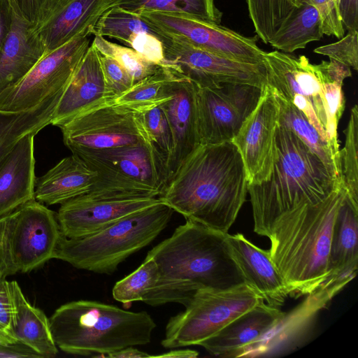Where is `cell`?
Here are the masks:
<instances>
[{"label":"cell","instance_id":"obj_1","mask_svg":"<svg viewBox=\"0 0 358 358\" xmlns=\"http://www.w3.org/2000/svg\"><path fill=\"white\" fill-rule=\"evenodd\" d=\"M248 185L241 155L231 141L201 144L159 198L186 220L228 233L245 201Z\"/></svg>","mask_w":358,"mask_h":358},{"label":"cell","instance_id":"obj_2","mask_svg":"<svg viewBox=\"0 0 358 358\" xmlns=\"http://www.w3.org/2000/svg\"><path fill=\"white\" fill-rule=\"evenodd\" d=\"M227 234L186 220L147 254L157 265L159 278L142 301L185 306L199 289H224L244 282L230 255Z\"/></svg>","mask_w":358,"mask_h":358},{"label":"cell","instance_id":"obj_3","mask_svg":"<svg viewBox=\"0 0 358 358\" xmlns=\"http://www.w3.org/2000/svg\"><path fill=\"white\" fill-rule=\"evenodd\" d=\"M343 187L316 204H303L279 217L268 236L270 257L291 295L315 292L329 275L333 227Z\"/></svg>","mask_w":358,"mask_h":358},{"label":"cell","instance_id":"obj_4","mask_svg":"<svg viewBox=\"0 0 358 358\" xmlns=\"http://www.w3.org/2000/svg\"><path fill=\"white\" fill-rule=\"evenodd\" d=\"M341 187L319 157L278 123L271 173L259 184L248 185L254 231L268 238L279 217L303 204L318 203Z\"/></svg>","mask_w":358,"mask_h":358},{"label":"cell","instance_id":"obj_5","mask_svg":"<svg viewBox=\"0 0 358 358\" xmlns=\"http://www.w3.org/2000/svg\"><path fill=\"white\" fill-rule=\"evenodd\" d=\"M53 340L71 355L103 357L148 343L156 324L145 311L131 312L95 301L64 303L49 318Z\"/></svg>","mask_w":358,"mask_h":358},{"label":"cell","instance_id":"obj_6","mask_svg":"<svg viewBox=\"0 0 358 358\" xmlns=\"http://www.w3.org/2000/svg\"><path fill=\"white\" fill-rule=\"evenodd\" d=\"M173 212L161 201L94 234L77 238L61 234L53 259L78 269L111 274L127 257L153 241L167 227Z\"/></svg>","mask_w":358,"mask_h":358},{"label":"cell","instance_id":"obj_7","mask_svg":"<svg viewBox=\"0 0 358 358\" xmlns=\"http://www.w3.org/2000/svg\"><path fill=\"white\" fill-rule=\"evenodd\" d=\"M71 152L96 173L92 198H159L169 181L166 160L148 143Z\"/></svg>","mask_w":358,"mask_h":358},{"label":"cell","instance_id":"obj_8","mask_svg":"<svg viewBox=\"0 0 358 358\" xmlns=\"http://www.w3.org/2000/svg\"><path fill=\"white\" fill-rule=\"evenodd\" d=\"M263 301L245 282L224 289H199L185 310L169 319L161 344L170 349L199 345Z\"/></svg>","mask_w":358,"mask_h":358},{"label":"cell","instance_id":"obj_9","mask_svg":"<svg viewBox=\"0 0 358 358\" xmlns=\"http://www.w3.org/2000/svg\"><path fill=\"white\" fill-rule=\"evenodd\" d=\"M61 234L57 214L36 199L3 216L0 243L6 275L29 272L53 259Z\"/></svg>","mask_w":358,"mask_h":358},{"label":"cell","instance_id":"obj_10","mask_svg":"<svg viewBox=\"0 0 358 358\" xmlns=\"http://www.w3.org/2000/svg\"><path fill=\"white\" fill-rule=\"evenodd\" d=\"M91 35L83 33L45 53L20 80L0 92V110H30L64 89L90 45Z\"/></svg>","mask_w":358,"mask_h":358},{"label":"cell","instance_id":"obj_11","mask_svg":"<svg viewBox=\"0 0 358 358\" xmlns=\"http://www.w3.org/2000/svg\"><path fill=\"white\" fill-rule=\"evenodd\" d=\"M63 141L73 152L150 144L140 113L108 101L87 110L59 127Z\"/></svg>","mask_w":358,"mask_h":358},{"label":"cell","instance_id":"obj_12","mask_svg":"<svg viewBox=\"0 0 358 358\" xmlns=\"http://www.w3.org/2000/svg\"><path fill=\"white\" fill-rule=\"evenodd\" d=\"M263 63L267 84L302 112L327 143V104L318 64H311L305 55L296 57L278 50L265 52Z\"/></svg>","mask_w":358,"mask_h":358},{"label":"cell","instance_id":"obj_13","mask_svg":"<svg viewBox=\"0 0 358 358\" xmlns=\"http://www.w3.org/2000/svg\"><path fill=\"white\" fill-rule=\"evenodd\" d=\"M162 43L164 58L162 66L199 87H219L226 83L263 87L267 84L264 63L240 62L196 48L169 34Z\"/></svg>","mask_w":358,"mask_h":358},{"label":"cell","instance_id":"obj_14","mask_svg":"<svg viewBox=\"0 0 358 358\" xmlns=\"http://www.w3.org/2000/svg\"><path fill=\"white\" fill-rule=\"evenodd\" d=\"M263 87L226 83L219 87L196 85L198 129L201 144L231 141L255 110Z\"/></svg>","mask_w":358,"mask_h":358},{"label":"cell","instance_id":"obj_15","mask_svg":"<svg viewBox=\"0 0 358 358\" xmlns=\"http://www.w3.org/2000/svg\"><path fill=\"white\" fill-rule=\"evenodd\" d=\"M171 36L192 46L250 64H262L265 51L257 37H247L220 24L157 12L140 14Z\"/></svg>","mask_w":358,"mask_h":358},{"label":"cell","instance_id":"obj_16","mask_svg":"<svg viewBox=\"0 0 358 358\" xmlns=\"http://www.w3.org/2000/svg\"><path fill=\"white\" fill-rule=\"evenodd\" d=\"M279 110L273 90L265 85L257 106L231 141L241 155L248 185L259 184L271 173Z\"/></svg>","mask_w":358,"mask_h":358},{"label":"cell","instance_id":"obj_17","mask_svg":"<svg viewBox=\"0 0 358 358\" xmlns=\"http://www.w3.org/2000/svg\"><path fill=\"white\" fill-rule=\"evenodd\" d=\"M159 202V198L97 199L84 194L62 203L57 218L62 234L77 238L94 234Z\"/></svg>","mask_w":358,"mask_h":358},{"label":"cell","instance_id":"obj_18","mask_svg":"<svg viewBox=\"0 0 358 358\" xmlns=\"http://www.w3.org/2000/svg\"><path fill=\"white\" fill-rule=\"evenodd\" d=\"M110 0H48L33 29L45 53L92 30Z\"/></svg>","mask_w":358,"mask_h":358},{"label":"cell","instance_id":"obj_19","mask_svg":"<svg viewBox=\"0 0 358 358\" xmlns=\"http://www.w3.org/2000/svg\"><path fill=\"white\" fill-rule=\"evenodd\" d=\"M171 92L170 99L159 105L166 115L172 136V150L167 163L169 180L201 145L196 85L178 76L171 83Z\"/></svg>","mask_w":358,"mask_h":358},{"label":"cell","instance_id":"obj_20","mask_svg":"<svg viewBox=\"0 0 358 358\" xmlns=\"http://www.w3.org/2000/svg\"><path fill=\"white\" fill-rule=\"evenodd\" d=\"M114 100L105 83L99 52L92 43L64 90L51 124L59 127L78 114Z\"/></svg>","mask_w":358,"mask_h":358},{"label":"cell","instance_id":"obj_21","mask_svg":"<svg viewBox=\"0 0 358 358\" xmlns=\"http://www.w3.org/2000/svg\"><path fill=\"white\" fill-rule=\"evenodd\" d=\"M226 240L244 282L254 288L268 305L282 306L291 292L272 262L269 251L257 247L240 233H228Z\"/></svg>","mask_w":358,"mask_h":358},{"label":"cell","instance_id":"obj_22","mask_svg":"<svg viewBox=\"0 0 358 358\" xmlns=\"http://www.w3.org/2000/svg\"><path fill=\"white\" fill-rule=\"evenodd\" d=\"M285 315L279 308L263 301L199 345L214 356L238 357L246 347L257 341Z\"/></svg>","mask_w":358,"mask_h":358},{"label":"cell","instance_id":"obj_23","mask_svg":"<svg viewBox=\"0 0 358 358\" xmlns=\"http://www.w3.org/2000/svg\"><path fill=\"white\" fill-rule=\"evenodd\" d=\"M36 134L20 139L0 162V217L35 200Z\"/></svg>","mask_w":358,"mask_h":358},{"label":"cell","instance_id":"obj_24","mask_svg":"<svg viewBox=\"0 0 358 358\" xmlns=\"http://www.w3.org/2000/svg\"><path fill=\"white\" fill-rule=\"evenodd\" d=\"M358 268V208L346 194L334 222L329 256V275L324 282L343 288Z\"/></svg>","mask_w":358,"mask_h":358},{"label":"cell","instance_id":"obj_25","mask_svg":"<svg viewBox=\"0 0 358 358\" xmlns=\"http://www.w3.org/2000/svg\"><path fill=\"white\" fill-rule=\"evenodd\" d=\"M45 53L33 24L13 12L12 27L0 52V92L20 80Z\"/></svg>","mask_w":358,"mask_h":358},{"label":"cell","instance_id":"obj_26","mask_svg":"<svg viewBox=\"0 0 358 358\" xmlns=\"http://www.w3.org/2000/svg\"><path fill=\"white\" fill-rule=\"evenodd\" d=\"M96 173L78 156L63 158L35 182V199L47 205L62 204L87 194Z\"/></svg>","mask_w":358,"mask_h":358},{"label":"cell","instance_id":"obj_27","mask_svg":"<svg viewBox=\"0 0 358 358\" xmlns=\"http://www.w3.org/2000/svg\"><path fill=\"white\" fill-rule=\"evenodd\" d=\"M13 306V327L17 341L32 350L40 357H52L57 352L49 318L24 296L17 282L8 281Z\"/></svg>","mask_w":358,"mask_h":358},{"label":"cell","instance_id":"obj_28","mask_svg":"<svg viewBox=\"0 0 358 358\" xmlns=\"http://www.w3.org/2000/svg\"><path fill=\"white\" fill-rule=\"evenodd\" d=\"M64 89L48 96L30 110L21 112L0 110V162L24 136L51 124V120Z\"/></svg>","mask_w":358,"mask_h":358},{"label":"cell","instance_id":"obj_29","mask_svg":"<svg viewBox=\"0 0 358 358\" xmlns=\"http://www.w3.org/2000/svg\"><path fill=\"white\" fill-rule=\"evenodd\" d=\"M323 35L322 19L318 10L303 2L268 44L281 52L291 53L305 48L310 42L320 41Z\"/></svg>","mask_w":358,"mask_h":358},{"label":"cell","instance_id":"obj_30","mask_svg":"<svg viewBox=\"0 0 358 358\" xmlns=\"http://www.w3.org/2000/svg\"><path fill=\"white\" fill-rule=\"evenodd\" d=\"M318 66L327 104V141L335 161L339 165L340 149L337 129L345 108L342 87L343 80L351 77L352 73L350 67L332 59L329 62L322 61Z\"/></svg>","mask_w":358,"mask_h":358},{"label":"cell","instance_id":"obj_31","mask_svg":"<svg viewBox=\"0 0 358 358\" xmlns=\"http://www.w3.org/2000/svg\"><path fill=\"white\" fill-rule=\"evenodd\" d=\"M112 7L136 14H176L217 24H220L222 17L215 0H110L109 8Z\"/></svg>","mask_w":358,"mask_h":358},{"label":"cell","instance_id":"obj_32","mask_svg":"<svg viewBox=\"0 0 358 358\" xmlns=\"http://www.w3.org/2000/svg\"><path fill=\"white\" fill-rule=\"evenodd\" d=\"M274 93L280 108L278 123L297 136L319 157L332 176L341 182L339 165L335 161L327 141L302 112Z\"/></svg>","mask_w":358,"mask_h":358},{"label":"cell","instance_id":"obj_33","mask_svg":"<svg viewBox=\"0 0 358 358\" xmlns=\"http://www.w3.org/2000/svg\"><path fill=\"white\" fill-rule=\"evenodd\" d=\"M139 33L150 34L162 42L167 36L141 15L116 7L106 10L92 30V35L115 38L125 45Z\"/></svg>","mask_w":358,"mask_h":358},{"label":"cell","instance_id":"obj_34","mask_svg":"<svg viewBox=\"0 0 358 358\" xmlns=\"http://www.w3.org/2000/svg\"><path fill=\"white\" fill-rule=\"evenodd\" d=\"M178 76L162 66L155 73L136 83L114 101L135 110L160 105L170 99L171 83Z\"/></svg>","mask_w":358,"mask_h":358},{"label":"cell","instance_id":"obj_35","mask_svg":"<svg viewBox=\"0 0 358 358\" xmlns=\"http://www.w3.org/2000/svg\"><path fill=\"white\" fill-rule=\"evenodd\" d=\"M258 37L268 44L296 8V0H245Z\"/></svg>","mask_w":358,"mask_h":358},{"label":"cell","instance_id":"obj_36","mask_svg":"<svg viewBox=\"0 0 358 358\" xmlns=\"http://www.w3.org/2000/svg\"><path fill=\"white\" fill-rule=\"evenodd\" d=\"M345 145L339 150L341 180L347 197L358 208V107L351 109L347 127L343 131Z\"/></svg>","mask_w":358,"mask_h":358},{"label":"cell","instance_id":"obj_37","mask_svg":"<svg viewBox=\"0 0 358 358\" xmlns=\"http://www.w3.org/2000/svg\"><path fill=\"white\" fill-rule=\"evenodd\" d=\"M158 278L157 264L153 259L145 257L137 269L115 283L112 291L113 296L124 305L142 301L156 285Z\"/></svg>","mask_w":358,"mask_h":358},{"label":"cell","instance_id":"obj_38","mask_svg":"<svg viewBox=\"0 0 358 358\" xmlns=\"http://www.w3.org/2000/svg\"><path fill=\"white\" fill-rule=\"evenodd\" d=\"M92 43L99 53L115 59L134 83L155 73L162 66L146 60L131 48L110 42L101 36H94Z\"/></svg>","mask_w":358,"mask_h":358},{"label":"cell","instance_id":"obj_39","mask_svg":"<svg viewBox=\"0 0 358 358\" xmlns=\"http://www.w3.org/2000/svg\"><path fill=\"white\" fill-rule=\"evenodd\" d=\"M151 145L168 163L172 150V136L166 115L159 105L137 110Z\"/></svg>","mask_w":358,"mask_h":358},{"label":"cell","instance_id":"obj_40","mask_svg":"<svg viewBox=\"0 0 358 358\" xmlns=\"http://www.w3.org/2000/svg\"><path fill=\"white\" fill-rule=\"evenodd\" d=\"M314 52L327 56L354 70H358V31H348L337 42L314 49Z\"/></svg>","mask_w":358,"mask_h":358},{"label":"cell","instance_id":"obj_41","mask_svg":"<svg viewBox=\"0 0 358 358\" xmlns=\"http://www.w3.org/2000/svg\"><path fill=\"white\" fill-rule=\"evenodd\" d=\"M99 57L106 85L115 99L135 84L129 73L115 59L99 52Z\"/></svg>","mask_w":358,"mask_h":358},{"label":"cell","instance_id":"obj_42","mask_svg":"<svg viewBox=\"0 0 358 358\" xmlns=\"http://www.w3.org/2000/svg\"><path fill=\"white\" fill-rule=\"evenodd\" d=\"M299 8L303 2L315 6L320 13L324 34L341 38L345 34L336 0H296Z\"/></svg>","mask_w":358,"mask_h":358},{"label":"cell","instance_id":"obj_43","mask_svg":"<svg viewBox=\"0 0 358 358\" xmlns=\"http://www.w3.org/2000/svg\"><path fill=\"white\" fill-rule=\"evenodd\" d=\"M14 335L13 327V306L10 297L6 276L0 275V345L14 347L21 345ZM27 347V346H26Z\"/></svg>","mask_w":358,"mask_h":358},{"label":"cell","instance_id":"obj_44","mask_svg":"<svg viewBox=\"0 0 358 358\" xmlns=\"http://www.w3.org/2000/svg\"><path fill=\"white\" fill-rule=\"evenodd\" d=\"M146 60L159 66L164 63V48L162 41L148 33L135 34L128 45Z\"/></svg>","mask_w":358,"mask_h":358},{"label":"cell","instance_id":"obj_45","mask_svg":"<svg viewBox=\"0 0 358 358\" xmlns=\"http://www.w3.org/2000/svg\"><path fill=\"white\" fill-rule=\"evenodd\" d=\"M13 11L20 17L34 25L48 0H8Z\"/></svg>","mask_w":358,"mask_h":358},{"label":"cell","instance_id":"obj_46","mask_svg":"<svg viewBox=\"0 0 358 358\" xmlns=\"http://www.w3.org/2000/svg\"><path fill=\"white\" fill-rule=\"evenodd\" d=\"M336 1L344 28L358 31V0Z\"/></svg>","mask_w":358,"mask_h":358},{"label":"cell","instance_id":"obj_47","mask_svg":"<svg viewBox=\"0 0 358 358\" xmlns=\"http://www.w3.org/2000/svg\"><path fill=\"white\" fill-rule=\"evenodd\" d=\"M13 11L8 0H0V52L13 24Z\"/></svg>","mask_w":358,"mask_h":358},{"label":"cell","instance_id":"obj_48","mask_svg":"<svg viewBox=\"0 0 358 358\" xmlns=\"http://www.w3.org/2000/svg\"><path fill=\"white\" fill-rule=\"evenodd\" d=\"M1 275L7 277L0 249V275ZM0 357H39V356L32 350L22 345L14 347H4L0 345Z\"/></svg>","mask_w":358,"mask_h":358},{"label":"cell","instance_id":"obj_49","mask_svg":"<svg viewBox=\"0 0 358 358\" xmlns=\"http://www.w3.org/2000/svg\"><path fill=\"white\" fill-rule=\"evenodd\" d=\"M103 357L109 358H144L151 357V355L148 353L141 351L134 346L124 348L116 352L109 353L104 355Z\"/></svg>","mask_w":358,"mask_h":358},{"label":"cell","instance_id":"obj_50","mask_svg":"<svg viewBox=\"0 0 358 358\" xmlns=\"http://www.w3.org/2000/svg\"><path fill=\"white\" fill-rule=\"evenodd\" d=\"M199 353L196 350L190 349L175 350L161 355H151V357L162 358H195L198 357Z\"/></svg>","mask_w":358,"mask_h":358},{"label":"cell","instance_id":"obj_51","mask_svg":"<svg viewBox=\"0 0 358 358\" xmlns=\"http://www.w3.org/2000/svg\"><path fill=\"white\" fill-rule=\"evenodd\" d=\"M1 217H0V221H1Z\"/></svg>","mask_w":358,"mask_h":358}]
</instances>
